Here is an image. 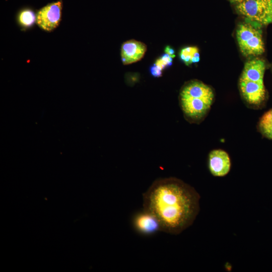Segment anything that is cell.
<instances>
[{
    "label": "cell",
    "mask_w": 272,
    "mask_h": 272,
    "mask_svg": "<svg viewBox=\"0 0 272 272\" xmlns=\"http://www.w3.org/2000/svg\"><path fill=\"white\" fill-rule=\"evenodd\" d=\"M259 126L263 134L272 140V109L263 115L260 120Z\"/></svg>",
    "instance_id": "cell-14"
},
{
    "label": "cell",
    "mask_w": 272,
    "mask_h": 272,
    "mask_svg": "<svg viewBox=\"0 0 272 272\" xmlns=\"http://www.w3.org/2000/svg\"><path fill=\"white\" fill-rule=\"evenodd\" d=\"M271 0H243L237 4L236 9L246 19L261 26L269 23Z\"/></svg>",
    "instance_id": "cell-2"
},
{
    "label": "cell",
    "mask_w": 272,
    "mask_h": 272,
    "mask_svg": "<svg viewBox=\"0 0 272 272\" xmlns=\"http://www.w3.org/2000/svg\"><path fill=\"white\" fill-rule=\"evenodd\" d=\"M151 74L154 77L158 78L162 75V70L155 64L150 67Z\"/></svg>",
    "instance_id": "cell-15"
},
{
    "label": "cell",
    "mask_w": 272,
    "mask_h": 272,
    "mask_svg": "<svg viewBox=\"0 0 272 272\" xmlns=\"http://www.w3.org/2000/svg\"><path fill=\"white\" fill-rule=\"evenodd\" d=\"M62 3L57 1L44 6L36 14V23L42 30L51 31L59 25L61 19Z\"/></svg>",
    "instance_id": "cell-3"
},
{
    "label": "cell",
    "mask_w": 272,
    "mask_h": 272,
    "mask_svg": "<svg viewBox=\"0 0 272 272\" xmlns=\"http://www.w3.org/2000/svg\"><path fill=\"white\" fill-rule=\"evenodd\" d=\"M265 65L263 60L255 58L247 61L244 65L241 79L263 83Z\"/></svg>",
    "instance_id": "cell-10"
},
{
    "label": "cell",
    "mask_w": 272,
    "mask_h": 272,
    "mask_svg": "<svg viewBox=\"0 0 272 272\" xmlns=\"http://www.w3.org/2000/svg\"><path fill=\"white\" fill-rule=\"evenodd\" d=\"M155 64L162 71L169 66V65L160 57L156 60Z\"/></svg>",
    "instance_id": "cell-16"
},
{
    "label": "cell",
    "mask_w": 272,
    "mask_h": 272,
    "mask_svg": "<svg viewBox=\"0 0 272 272\" xmlns=\"http://www.w3.org/2000/svg\"><path fill=\"white\" fill-rule=\"evenodd\" d=\"M239 87L242 96L248 103L257 105L264 99L265 91L263 83L240 79Z\"/></svg>",
    "instance_id": "cell-6"
},
{
    "label": "cell",
    "mask_w": 272,
    "mask_h": 272,
    "mask_svg": "<svg viewBox=\"0 0 272 272\" xmlns=\"http://www.w3.org/2000/svg\"><path fill=\"white\" fill-rule=\"evenodd\" d=\"M239 46L242 54L245 56L261 54L264 51L261 32L258 33Z\"/></svg>",
    "instance_id": "cell-11"
},
{
    "label": "cell",
    "mask_w": 272,
    "mask_h": 272,
    "mask_svg": "<svg viewBox=\"0 0 272 272\" xmlns=\"http://www.w3.org/2000/svg\"><path fill=\"white\" fill-rule=\"evenodd\" d=\"M180 101L185 116L192 121L202 118L212 103L202 99L193 97H180Z\"/></svg>",
    "instance_id": "cell-4"
},
{
    "label": "cell",
    "mask_w": 272,
    "mask_h": 272,
    "mask_svg": "<svg viewBox=\"0 0 272 272\" xmlns=\"http://www.w3.org/2000/svg\"><path fill=\"white\" fill-rule=\"evenodd\" d=\"M18 22L23 27H30L36 22V15L30 9L23 10L18 14Z\"/></svg>",
    "instance_id": "cell-13"
},
{
    "label": "cell",
    "mask_w": 272,
    "mask_h": 272,
    "mask_svg": "<svg viewBox=\"0 0 272 272\" xmlns=\"http://www.w3.org/2000/svg\"><path fill=\"white\" fill-rule=\"evenodd\" d=\"M268 22L269 23H272V0H271L270 4Z\"/></svg>",
    "instance_id": "cell-18"
},
{
    "label": "cell",
    "mask_w": 272,
    "mask_h": 272,
    "mask_svg": "<svg viewBox=\"0 0 272 272\" xmlns=\"http://www.w3.org/2000/svg\"><path fill=\"white\" fill-rule=\"evenodd\" d=\"M200 198L193 187L178 178H158L143 194V210L157 219L161 231L178 235L193 223Z\"/></svg>",
    "instance_id": "cell-1"
},
{
    "label": "cell",
    "mask_w": 272,
    "mask_h": 272,
    "mask_svg": "<svg viewBox=\"0 0 272 272\" xmlns=\"http://www.w3.org/2000/svg\"><path fill=\"white\" fill-rule=\"evenodd\" d=\"M232 3H235L236 4L239 3L243 1V0H230Z\"/></svg>",
    "instance_id": "cell-19"
},
{
    "label": "cell",
    "mask_w": 272,
    "mask_h": 272,
    "mask_svg": "<svg viewBox=\"0 0 272 272\" xmlns=\"http://www.w3.org/2000/svg\"><path fill=\"white\" fill-rule=\"evenodd\" d=\"M180 59L187 65L199 61V53L195 46H187L183 48L179 53Z\"/></svg>",
    "instance_id": "cell-12"
},
{
    "label": "cell",
    "mask_w": 272,
    "mask_h": 272,
    "mask_svg": "<svg viewBox=\"0 0 272 272\" xmlns=\"http://www.w3.org/2000/svg\"><path fill=\"white\" fill-rule=\"evenodd\" d=\"M133 223L135 229L143 234H152L158 231H161L157 219L153 214L145 210L136 215Z\"/></svg>",
    "instance_id": "cell-9"
},
{
    "label": "cell",
    "mask_w": 272,
    "mask_h": 272,
    "mask_svg": "<svg viewBox=\"0 0 272 272\" xmlns=\"http://www.w3.org/2000/svg\"><path fill=\"white\" fill-rule=\"evenodd\" d=\"M209 168L214 176L226 175L231 168V161L227 153L222 150H214L209 156Z\"/></svg>",
    "instance_id": "cell-5"
},
{
    "label": "cell",
    "mask_w": 272,
    "mask_h": 272,
    "mask_svg": "<svg viewBox=\"0 0 272 272\" xmlns=\"http://www.w3.org/2000/svg\"><path fill=\"white\" fill-rule=\"evenodd\" d=\"M147 50L143 42L130 40L124 42L121 49V60L123 64H129L141 60Z\"/></svg>",
    "instance_id": "cell-7"
},
{
    "label": "cell",
    "mask_w": 272,
    "mask_h": 272,
    "mask_svg": "<svg viewBox=\"0 0 272 272\" xmlns=\"http://www.w3.org/2000/svg\"><path fill=\"white\" fill-rule=\"evenodd\" d=\"M180 97L197 98L212 103L214 93L209 86L195 81L187 83L183 87Z\"/></svg>",
    "instance_id": "cell-8"
},
{
    "label": "cell",
    "mask_w": 272,
    "mask_h": 272,
    "mask_svg": "<svg viewBox=\"0 0 272 272\" xmlns=\"http://www.w3.org/2000/svg\"><path fill=\"white\" fill-rule=\"evenodd\" d=\"M165 52L167 53L173 58L175 57V51L174 50L169 46H167L165 48Z\"/></svg>",
    "instance_id": "cell-17"
}]
</instances>
